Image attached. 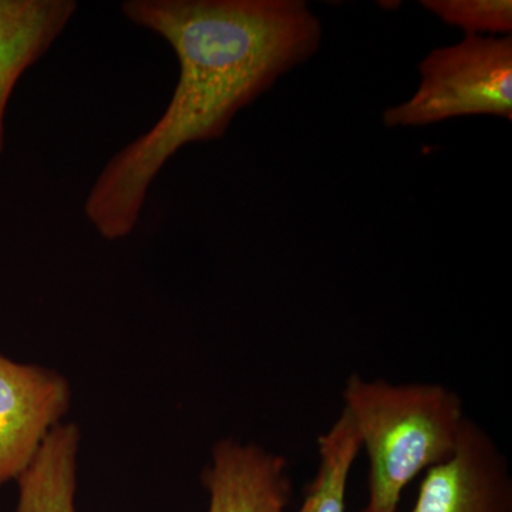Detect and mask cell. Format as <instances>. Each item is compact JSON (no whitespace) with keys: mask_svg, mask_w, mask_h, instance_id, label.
Wrapping results in <instances>:
<instances>
[{"mask_svg":"<svg viewBox=\"0 0 512 512\" xmlns=\"http://www.w3.org/2000/svg\"><path fill=\"white\" fill-rule=\"evenodd\" d=\"M123 12L173 47L180 79L163 116L111 158L87 195L84 215L109 241L134 231L148 188L178 150L224 136L239 110L322 39L301 0H128Z\"/></svg>","mask_w":512,"mask_h":512,"instance_id":"obj_1","label":"cell"},{"mask_svg":"<svg viewBox=\"0 0 512 512\" xmlns=\"http://www.w3.org/2000/svg\"><path fill=\"white\" fill-rule=\"evenodd\" d=\"M343 402L369 458V500L362 512H397L404 488L453 456L468 421L461 397L441 384L352 375Z\"/></svg>","mask_w":512,"mask_h":512,"instance_id":"obj_2","label":"cell"},{"mask_svg":"<svg viewBox=\"0 0 512 512\" xmlns=\"http://www.w3.org/2000/svg\"><path fill=\"white\" fill-rule=\"evenodd\" d=\"M416 94L383 113L387 127H417L454 117L512 119V39L470 36L433 50L419 66Z\"/></svg>","mask_w":512,"mask_h":512,"instance_id":"obj_3","label":"cell"},{"mask_svg":"<svg viewBox=\"0 0 512 512\" xmlns=\"http://www.w3.org/2000/svg\"><path fill=\"white\" fill-rule=\"evenodd\" d=\"M72 402L66 377L0 353V487L32 463Z\"/></svg>","mask_w":512,"mask_h":512,"instance_id":"obj_4","label":"cell"},{"mask_svg":"<svg viewBox=\"0 0 512 512\" xmlns=\"http://www.w3.org/2000/svg\"><path fill=\"white\" fill-rule=\"evenodd\" d=\"M410 512H512L507 460L473 420L453 456L426 471Z\"/></svg>","mask_w":512,"mask_h":512,"instance_id":"obj_5","label":"cell"},{"mask_svg":"<svg viewBox=\"0 0 512 512\" xmlns=\"http://www.w3.org/2000/svg\"><path fill=\"white\" fill-rule=\"evenodd\" d=\"M207 512H285L292 498L288 461L256 444L221 440L202 474Z\"/></svg>","mask_w":512,"mask_h":512,"instance_id":"obj_6","label":"cell"},{"mask_svg":"<svg viewBox=\"0 0 512 512\" xmlns=\"http://www.w3.org/2000/svg\"><path fill=\"white\" fill-rule=\"evenodd\" d=\"M76 9L74 0H0V154L16 84L45 55Z\"/></svg>","mask_w":512,"mask_h":512,"instance_id":"obj_7","label":"cell"},{"mask_svg":"<svg viewBox=\"0 0 512 512\" xmlns=\"http://www.w3.org/2000/svg\"><path fill=\"white\" fill-rule=\"evenodd\" d=\"M80 430L76 424H57L30 466L20 474L15 512H76L77 454Z\"/></svg>","mask_w":512,"mask_h":512,"instance_id":"obj_8","label":"cell"},{"mask_svg":"<svg viewBox=\"0 0 512 512\" xmlns=\"http://www.w3.org/2000/svg\"><path fill=\"white\" fill-rule=\"evenodd\" d=\"M320 464L298 512H345L350 470L362 450L352 416L345 409L318 439Z\"/></svg>","mask_w":512,"mask_h":512,"instance_id":"obj_9","label":"cell"},{"mask_svg":"<svg viewBox=\"0 0 512 512\" xmlns=\"http://www.w3.org/2000/svg\"><path fill=\"white\" fill-rule=\"evenodd\" d=\"M421 5L447 25L463 29L467 37L511 33L510 0H424Z\"/></svg>","mask_w":512,"mask_h":512,"instance_id":"obj_10","label":"cell"}]
</instances>
